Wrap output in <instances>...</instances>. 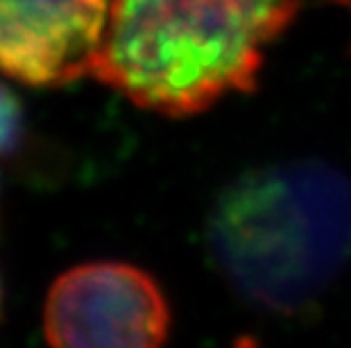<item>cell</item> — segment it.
I'll use <instances>...</instances> for the list:
<instances>
[{"label":"cell","mask_w":351,"mask_h":348,"mask_svg":"<svg viewBox=\"0 0 351 348\" xmlns=\"http://www.w3.org/2000/svg\"><path fill=\"white\" fill-rule=\"evenodd\" d=\"M302 0H111L91 77L138 109L193 118L258 86Z\"/></svg>","instance_id":"cell-1"},{"label":"cell","mask_w":351,"mask_h":348,"mask_svg":"<svg viewBox=\"0 0 351 348\" xmlns=\"http://www.w3.org/2000/svg\"><path fill=\"white\" fill-rule=\"evenodd\" d=\"M208 244L250 303L300 312L351 256V179L319 161L252 170L218 197Z\"/></svg>","instance_id":"cell-2"},{"label":"cell","mask_w":351,"mask_h":348,"mask_svg":"<svg viewBox=\"0 0 351 348\" xmlns=\"http://www.w3.org/2000/svg\"><path fill=\"white\" fill-rule=\"evenodd\" d=\"M170 328L161 285L130 263L77 265L52 283L43 308V332L52 346L154 348Z\"/></svg>","instance_id":"cell-3"},{"label":"cell","mask_w":351,"mask_h":348,"mask_svg":"<svg viewBox=\"0 0 351 348\" xmlns=\"http://www.w3.org/2000/svg\"><path fill=\"white\" fill-rule=\"evenodd\" d=\"M111 0H0V75L62 86L91 75Z\"/></svg>","instance_id":"cell-4"},{"label":"cell","mask_w":351,"mask_h":348,"mask_svg":"<svg viewBox=\"0 0 351 348\" xmlns=\"http://www.w3.org/2000/svg\"><path fill=\"white\" fill-rule=\"evenodd\" d=\"M23 138V109L10 88L0 84V159L19 150Z\"/></svg>","instance_id":"cell-5"},{"label":"cell","mask_w":351,"mask_h":348,"mask_svg":"<svg viewBox=\"0 0 351 348\" xmlns=\"http://www.w3.org/2000/svg\"><path fill=\"white\" fill-rule=\"evenodd\" d=\"M333 3H338V5H342V7H347V10L351 12V0H333Z\"/></svg>","instance_id":"cell-6"}]
</instances>
